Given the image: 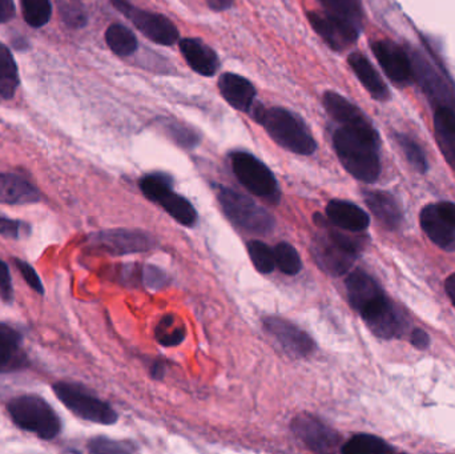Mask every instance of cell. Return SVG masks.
<instances>
[{"label":"cell","mask_w":455,"mask_h":454,"mask_svg":"<svg viewBox=\"0 0 455 454\" xmlns=\"http://www.w3.org/2000/svg\"><path fill=\"white\" fill-rule=\"evenodd\" d=\"M141 192L147 199L160 205L173 220L184 227L197 223V211L191 202L173 191V180L163 172L149 173L139 181Z\"/></svg>","instance_id":"5"},{"label":"cell","mask_w":455,"mask_h":454,"mask_svg":"<svg viewBox=\"0 0 455 454\" xmlns=\"http://www.w3.org/2000/svg\"><path fill=\"white\" fill-rule=\"evenodd\" d=\"M91 244L112 256L147 252L155 247L151 235L133 229H111L99 232L90 237Z\"/></svg>","instance_id":"10"},{"label":"cell","mask_w":455,"mask_h":454,"mask_svg":"<svg viewBox=\"0 0 455 454\" xmlns=\"http://www.w3.org/2000/svg\"><path fill=\"white\" fill-rule=\"evenodd\" d=\"M422 229L441 250L454 252L455 227L451 226L438 211L437 204L427 205L419 216Z\"/></svg>","instance_id":"21"},{"label":"cell","mask_w":455,"mask_h":454,"mask_svg":"<svg viewBox=\"0 0 455 454\" xmlns=\"http://www.w3.org/2000/svg\"><path fill=\"white\" fill-rule=\"evenodd\" d=\"M123 276L125 282L130 283L132 279H140V284L148 288L149 291H160L167 287L170 277L164 271L155 266H127L123 267Z\"/></svg>","instance_id":"29"},{"label":"cell","mask_w":455,"mask_h":454,"mask_svg":"<svg viewBox=\"0 0 455 454\" xmlns=\"http://www.w3.org/2000/svg\"><path fill=\"white\" fill-rule=\"evenodd\" d=\"M265 332L283 348L288 356L304 359L315 351V343L309 333L283 317L267 316L262 320Z\"/></svg>","instance_id":"9"},{"label":"cell","mask_w":455,"mask_h":454,"mask_svg":"<svg viewBox=\"0 0 455 454\" xmlns=\"http://www.w3.org/2000/svg\"><path fill=\"white\" fill-rule=\"evenodd\" d=\"M19 87V71L10 48L0 42V99H12Z\"/></svg>","instance_id":"28"},{"label":"cell","mask_w":455,"mask_h":454,"mask_svg":"<svg viewBox=\"0 0 455 454\" xmlns=\"http://www.w3.org/2000/svg\"><path fill=\"white\" fill-rule=\"evenodd\" d=\"M275 267L288 276H296L302 269V261L293 245L286 242L278 243L275 248Z\"/></svg>","instance_id":"33"},{"label":"cell","mask_w":455,"mask_h":454,"mask_svg":"<svg viewBox=\"0 0 455 454\" xmlns=\"http://www.w3.org/2000/svg\"><path fill=\"white\" fill-rule=\"evenodd\" d=\"M88 450L91 453L96 454H125L136 452L138 448L131 442H116L107 437H95L91 440Z\"/></svg>","instance_id":"38"},{"label":"cell","mask_w":455,"mask_h":454,"mask_svg":"<svg viewBox=\"0 0 455 454\" xmlns=\"http://www.w3.org/2000/svg\"><path fill=\"white\" fill-rule=\"evenodd\" d=\"M438 211H440L441 215L451 224V226L455 227V204L454 203H438L437 204Z\"/></svg>","instance_id":"46"},{"label":"cell","mask_w":455,"mask_h":454,"mask_svg":"<svg viewBox=\"0 0 455 454\" xmlns=\"http://www.w3.org/2000/svg\"><path fill=\"white\" fill-rule=\"evenodd\" d=\"M366 327L379 339L400 338L403 332V320L395 304L384 296L360 312Z\"/></svg>","instance_id":"13"},{"label":"cell","mask_w":455,"mask_h":454,"mask_svg":"<svg viewBox=\"0 0 455 454\" xmlns=\"http://www.w3.org/2000/svg\"><path fill=\"white\" fill-rule=\"evenodd\" d=\"M215 188L221 210L233 226L259 236L272 234L275 220L265 208L229 187L216 184Z\"/></svg>","instance_id":"3"},{"label":"cell","mask_w":455,"mask_h":454,"mask_svg":"<svg viewBox=\"0 0 455 454\" xmlns=\"http://www.w3.org/2000/svg\"><path fill=\"white\" fill-rule=\"evenodd\" d=\"M363 199L369 210L382 226L387 227L390 231H395L401 226L403 212L392 195L382 191H365Z\"/></svg>","instance_id":"24"},{"label":"cell","mask_w":455,"mask_h":454,"mask_svg":"<svg viewBox=\"0 0 455 454\" xmlns=\"http://www.w3.org/2000/svg\"><path fill=\"white\" fill-rule=\"evenodd\" d=\"M291 429L294 436L315 453L333 452L341 437L323 421L309 413H301L291 420Z\"/></svg>","instance_id":"11"},{"label":"cell","mask_w":455,"mask_h":454,"mask_svg":"<svg viewBox=\"0 0 455 454\" xmlns=\"http://www.w3.org/2000/svg\"><path fill=\"white\" fill-rule=\"evenodd\" d=\"M29 234L28 224L0 215V235L5 239L19 240Z\"/></svg>","instance_id":"41"},{"label":"cell","mask_w":455,"mask_h":454,"mask_svg":"<svg viewBox=\"0 0 455 454\" xmlns=\"http://www.w3.org/2000/svg\"><path fill=\"white\" fill-rule=\"evenodd\" d=\"M307 19L312 28L331 50L344 51L357 42L360 28L344 19L337 18L326 11L307 12Z\"/></svg>","instance_id":"12"},{"label":"cell","mask_w":455,"mask_h":454,"mask_svg":"<svg viewBox=\"0 0 455 454\" xmlns=\"http://www.w3.org/2000/svg\"><path fill=\"white\" fill-rule=\"evenodd\" d=\"M24 20L34 28L45 26L52 15L50 0H20Z\"/></svg>","instance_id":"35"},{"label":"cell","mask_w":455,"mask_h":454,"mask_svg":"<svg viewBox=\"0 0 455 454\" xmlns=\"http://www.w3.org/2000/svg\"><path fill=\"white\" fill-rule=\"evenodd\" d=\"M435 135L443 157L455 171V111L451 107H437Z\"/></svg>","instance_id":"25"},{"label":"cell","mask_w":455,"mask_h":454,"mask_svg":"<svg viewBox=\"0 0 455 454\" xmlns=\"http://www.w3.org/2000/svg\"><path fill=\"white\" fill-rule=\"evenodd\" d=\"M53 392L64 407L82 420L100 426H114L119 420L116 410L108 402L79 384L58 383L53 386Z\"/></svg>","instance_id":"7"},{"label":"cell","mask_w":455,"mask_h":454,"mask_svg":"<svg viewBox=\"0 0 455 454\" xmlns=\"http://www.w3.org/2000/svg\"><path fill=\"white\" fill-rule=\"evenodd\" d=\"M39 189L18 173L0 172V204L26 205L40 202Z\"/></svg>","instance_id":"17"},{"label":"cell","mask_w":455,"mask_h":454,"mask_svg":"<svg viewBox=\"0 0 455 454\" xmlns=\"http://www.w3.org/2000/svg\"><path fill=\"white\" fill-rule=\"evenodd\" d=\"M186 330L176 325V319L172 315L163 317L155 330V338H156L157 343L165 348L180 346L186 340Z\"/></svg>","instance_id":"34"},{"label":"cell","mask_w":455,"mask_h":454,"mask_svg":"<svg viewBox=\"0 0 455 454\" xmlns=\"http://www.w3.org/2000/svg\"><path fill=\"white\" fill-rule=\"evenodd\" d=\"M0 298L7 304L12 303L13 287L10 269L4 261L0 260Z\"/></svg>","instance_id":"43"},{"label":"cell","mask_w":455,"mask_h":454,"mask_svg":"<svg viewBox=\"0 0 455 454\" xmlns=\"http://www.w3.org/2000/svg\"><path fill=\"white\" fill-rule=\"evenodd\" d=\"M233 2L235 0H207V4L211 10L220 12V11H226L228 8L232 7Z\"/></svg>","instance_id":"47"},{"label":"cell","mask_w":455,"mask_h":454,"mask_svg":"<svg viewBox=\"0 0 455 454\" xmlns=\"http://www.w3.org/2000/svg\"><path fill=\"white\" fill-rule=\"evenodd\" d=\"M15 266L16 268L20 271L21 276L26 280L27 284L37 293V295H44V287H43L42 280L37 276L36 271H35L34 267L29 266L28 263H26L24 260H20V259H15Z\"/></svg>","instance_id":"42"},{"label":"cell","mask_w":455,"mask_h":454,"mask_svg":"<svg viewBox=\"0 0 455 454\" xmlns=\"http://www.w3.org/2000/svg\"><path fill=\"white\" fill-rule=\"evenodd\" d=\"M15 16L13 0H0V24L7 23Z\"/></svg>","instance_id":"45"},{"label":"cell","mask_w":455,"mask_h":454,"mask_svg":"<svg viewBox=\"0 0 455 454\" xmlns=\"http://www.w3.org/2000/svg\"><path fill=\"white\" fill-rule=\"evenodd\" d=\"M106 42L112 52L116 55H132L138 50V39L133 32L123 24H112L106 32Z\"/></svg>","instance_id":"30"},{"label":"cell","mask_w":455,"mask_h":454,"mask_svg":"<svg viewBox=\"0 0 455 454\" xmlns=\"http://www.w3.org/2000/svg\"><path fill=\"white\" fill-rule=\"evenodd\" d=\"M445 290L448 292L449 298L453 301L455 306V274L451 275V276L448 277L445 283Z\"/></svg>","instance_id":"50"},{"label":"cell","mask_w":455,"mask_h":454,"mask_svg":"<svg viewBox=\"0 0 455 454\" xmlns=\"http://www.w3.org/2000/svg\"><path fill=\"white\" fill-rule=\"evenodd\" d=\"M326 216L334 227L347 232L365 231L371 224L368 213L347 200L329 202L326 205Z\"/></svg>","instance_id":"20"},{"label":"cell","mask_w":455,"mask_h":454,"mask_svg":"<svg viewBox=\"0 0 455 454\" xmlns=\"http://www.w3.org/2000/svg\"><path fill=\"white\" fill-rule=\"evenodd\" d=\"M219 90L226 101L241 112H251L256 99V88L241 75L227 72L219 79Z\"/></svg>","instance_id":"19"},{"label":"cell","mask_w":455,"mask_h":454,"mask_svg":"<svg viewBox=\"0 0 455 454\" xmlns=\"http://www.w3.org/2000/svg\"><path fill=\"white\" fill-rule=\"evenodd\" d=\"M349 66L355 76L363 83L365 90L373 96L376 100L384 101L389 99V90L379 76L373 64L360 52H353L349 56Z\"/></svg>","instance_id":"26"},{"label":"cell","mask_w":455,"mask_h":454,"mask_svg":"<svg viewBox=\"0 0 455 454\" xmlns=\"http://www.w3.org/2000/svg\"><path fill=\"white\" fill-rule=\"evenodd\" d=\"M112 5L116 8L117 11L123 13L127 18L128 13L133 8L132 3L130 0H111Z\"/></svg>","instance_id":"48"},{"label":"cell","mask_w":455,"mask_h":454,"mask_svg":"<svg viewBox=\"0 0 455 454\" xmlns=\"http://www.w3.org/2000/svg\"><path fill=\"white\" fill-rule=\"evenodd\" d=\"M379 135L373 125L342 127L333 135L334 151L345 170L363 183H374L381 173Z\"/></svg>","instance_id":"1"},{"label":"cell","mask_w":455,"mask_h":454,"mask_svg":"<svg viewBox=\"0 0 455 454\" xmlns=\"http://www.w3.org/2000/svg\"><path fill=\"white\" fill-rule=\"evenodd\" d=\"M360 251L358 240L328 229L315 239L312 253L323 271L331 276H341L352 268Z\"/></svg>","instance_id":"6"},{"label":"cell","mask_w":455,"mask_h":454,"mask_svg":"<svg viewBox=\"0 0 455 454\" xmlns=\"http://www.w3.org/2000/svg\"><path fill=\"white\" fill-rule=\"evenodd\" d=\"M395 450L389 444L371 434H355L341 447L344 454H387Z\"/></svg>","instance_id":"31"},{"label":"cell","mask_w":455,"mask_h":454,"mask_svg":"<svg viewBox=\"0 0 455 454\" xmlns=\"http://www.w3.org/2000/svg\"><path fill=\"white\" fill-rule=\"evenodd\" d=\"M127 19H130L136 28L148 37L151 42L160 45H172L178 42L179 29L167 16L156 12L140 10L133 5Z\"/></svg>","instance_id":"14"},{"label":"cell","mask_w":455,"mask_h":454,"mask_svg":"<svg viewBox=\"0 0 455 454\" xmlns=\"http://www.w3.org/2000/svg\"><path fill=\"white\" fill-rule=\"evenodd\" d=\"M230 164L241 186L245 187L254 196L277 204L280 200V189L275 175L267 164L245 151L233 152L230 155Z\"/></svg>","instance_id":"8"},{"label":"cell","mask_w":455,"mask_h":454,"mask_svg":"<svg viewBox=\"0 0 455 454\" xmlns=\"http://www.w3.org/2000/svg\"><path fill=\"white\" fill-rule=\"evenodd\" d=\"M413 64L416 66L413 67V76L416 75L419 77V83L429 98L435 101L437 107L453 108V93L443 77L433 68L432 64L422 56H416V60L413 59Z\"/></svg>","instance_id":"18"},{"label":"cell","mask_w":455,"mask_h":454,"mask_svg":"<svg viewBox=\"0 0 455 454\" xmlns=\"http://www.w3.org/2000/svg\"><path fill=\"white\" fill-rule=\"evenodd\" d=\"M371 48L390 80L400 85L409 84L413 80V66L411 59L400 45L390 40H379Z\"/></svg>","instance_id":"15"},{"label":"cell","mask_w":455,"mask_h":454,"mask_svg":"<svg viewBox=\"0 0 455 454\" xmlns=\"http://www.w3.org/2000/svg\"><path fill=\"white\" fill-rule=\"evenodd\" d=\"M323 106L329 116L342 127H366L371 124L358 107L333 91L323 93Z\"/></svg>","instance_id":"23"},{"label":"cell","mask_w":455,"mask_h":454,"mask_svg":"<svg viewBox=\"0 0 455 454\" xmlns=\"http://www.w3.org/2000/svg\"><path fill=\"white\" fill-rule=\"evenodd\" d=\"M24 362L20 333L7 325H0V373L18 370Z\"/></svg>","instance_id":"27"},{"label":"cell","mask_w":455,"mask_h":454,"mask_svg":"<svg viewBox=\"0 0 455 454\" xmlns=\"http://www.w3.org/2000/svg\"><path fill=\"white\" fill-rule=\"evenodd\" d=\"M397 143L405 154L408 162L411 163V167L419 171V173L427 172L429 164H427V155L422 151L419 143L409 138L405 133H397Z\"/></svg>","instance_id":"37"},{"label":"cell","mask_w":455,"mask_h":454,"mask_svg":"<svg viewBox=\"0 0 455 454\" xmlns=\"http://www.w3.org/2000/svg\"><path fill=\"white\" fill-rule=\"evenodd\" d=\"M411 343L416 346L417 349H427L429 348L430 346V338L425 331L417 330L413 331L411 333Z\"/></svg>","instance_id":"44"},{"label":"cell","mask_w":455,"mask_h":454,"mask_svg":"<svg viewBox=\"0 0 455 454\" xmlns=\"http://www.w3.org/2000/svg\"><path fill=\"white\" fill-rule=\"evenodd\" d=\"M59 12L64 23L71 28H82L87 24V12L79 3H60Z\"/></svg>","instance_id":"39"},{"label":"cell","mask_w":455,"mask_h":454,"mask_svg":"<svg viewBox=\"0 0 455 454\" xmlns=\"http://www.w3.org/2000/svg\"><path fill=\"white\" fill-rule=\"evenodd\" d=\"M345 287H347L350 306L358 314L385 296L384 291L377 284L376 280L361 269H355L352 274L347 275Z\"/></svg>","instance_id":"16"},{"label":"cell","mask_w":455,"mask_h":454,"mask_svg":"<svg viewBox=\"0 0 455 454\" xmlns=\"http://www.w3.org/2000/svg\"><path fill=\"white\" fill-rule=\"evenodd\" d=\"M165 376V364L162 362H155L151 368V378L154 380H163Z\"/></svg>","instance_id":"49"},{"label":"cell","mask_w":455,"mask_h":454,"mask_svg":"<svg viewBox=\"0 0 455 454\" xmlns=\"http://www.w3.org/2000/svg\"><path fill=\"white\" fill-rule=\"evenodd\" d=\"M323 11L344 19L361 28L363 26V11L361 0H320Z\"/></svg>","instance_id":"32"},{"label":"cell","mask_w":455,"mask_h":454,"mask_svg":"<svg viewBox=\"0 0 455 454\" xmlns=\"http://www.w3.org/2000/svg\"><path fill=\"white\" fill-rule=\"evenodd\" d=\"M167 132L170 133L171 138L179 144V146L184 147V148H194L199 143V136L191 128L187 127L184 124H179L176 122H171L170 124L165 127Z\"/></svg>","instance_id":"40"},{"label":"cell","mask_w":455,"mask_h":454,"mask_svg":"<svg viewBox=\"0 0 455 454\" xmlns=\"http://www.w3.org/2000/svg\"><path fill=\"white\" fill-rule=\"evenodd\" d=\"M251 115L265 128L267 135L286 151L309 156L317 149V143L309 128L293 112L280 107L265 108L261 104H253Z\"/></svg>","instance_id":"2"},{"label":"cell","mask_w":455,"mask_h":454,"mask_svg":"<svg viewBox=\"0 0 455 454\" xmlns=\"http://www.w3.org/2000/svg\"><path fill=\"white\" fill-rule=\"evenodd\" d=\"M10 418L18 428L36 434L42 440H52L60 434L61 421L53 408L36 394L15 397L7 405Z\"/></svg>","instance_id":"4"},{"label":"cell","mask_w":455,"mask_h":454,"mask_svg":"<svg viewBox=\"0 0 455 454\" xmlns=\"http://www.w3.org/2000/svg\"><path fill=\"white\" fill-rule=\"evenodd\" d=\"M184 59L194 71L203 76H213L219 69L218 53L202 40L187 37L180 42Z\"/></svg>","instance_id":"22"},{"label":"cell","mask_w":455,"mask_h":454,"mask_svg":"<svg viewBox=\"0 0 455 454\" xmlns=\"http://www.w3.org/2000/svg\"><path fill=\"white\" fill-rule=\"evenodd\" d=\"M248 253L254 268L259 274L269 275L275 271V252H273V248H270L269 245L265 244L264 242L253 240V242L248 243Z\"/></svg>","instance_id":"36"}]
</instances>
